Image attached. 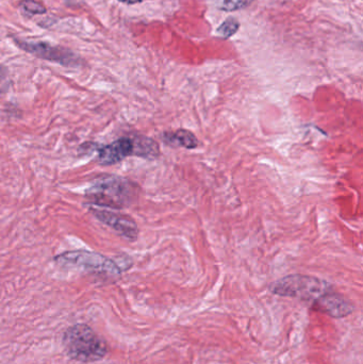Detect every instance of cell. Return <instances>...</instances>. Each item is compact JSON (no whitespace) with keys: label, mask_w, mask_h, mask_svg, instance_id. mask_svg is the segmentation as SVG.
<instances>
[{"label":"cell","mask_w":363,"mask_h":364,"mask_svg":"<svg viewBox=\"0 0 363 364\" xmlns=\"http://www.w3.org/2000/svg\"><path fill=\"white\" fill-rule=\"evenodd\" d=\"M119 1L126 4H139V2L143 1V0H119Z\"/></svg>","instance_id":"cell-14"},{"label":"cell","mask_w":363,"mask_h":364,"mask_svg":"<svg viewBox=\"0 0 363 364\" xmlns=\"http://www.w3.org/2000/svg\"><path fill=\"white\" fill-rule=\"evenodd\" d=\"M159 145L153 139L143 136H124L111 144L98 149L97 161L100 166H114L130 156L157 159Z\"/></svg>","instance_id":"cell-3"},{"label":"cell","mask_w":363,"mask_h":364,"mask_svg":"<svg viewBox=\"0 0 363 364\" xmlns=\"http://www.w3.org/2000/svg\"><path fill=\"white\" fill-rule=\"evenodd\" d=\"M239 28H240V23H239L238 19L234 18V17H228L217 28V33L220 38H229L238 32Z\"/></svg>","instance_id":"cell-10"},{"label":"cell","mask_w":363,"mask_h":364,"mask_svg":"<svg viewBox=\"0 0 363 364\" xmlns=\"http://www.w3.org/2000/svg\"><path fill=\"white\" fill-rule=\"evenodd\" d=\"M62 344L72 360L82 363L102 360L109 350L104 339L87 324H75L66 329Z\"/></svg>","instance_id":"cell-2"},{"label":"cell","mask_w":363,"mask_h":364,"mask_svg":"<svg viewBox=\"0 0 363 364\" xmlns=\"http://www.w3.org/2000/svg\"><path fill=\"white\" fill-rule=\"evenodd\" d=\"M6 75H8V70H6V66L1 65V64H0V80L6 78Z\"/></svg>","instance_id":"cell-13"},{"label":"cell","mask_w":363,"mask_h":364,"mask_svg":"<svg viewBox=\"0 0 363 364\" xmlns=\"http://www.w3.org/2000/svg\"><path fill=\"white\" fill-rule=\"evenodd\" d=\"M53 261L63 267H76L93 273L104 274L108 277H119L123 269L119 262L112 259L107 258L98 252L90 250H75L66 252L55 257Z\"/></svg>","instance_id":"cell-5"},{"label":"cell","mask_w":363,"mask_h":364,"mask_svg":"<svg viewBox=\"0 0 363 364\" xmlns=\"http://www.w3.org/2000/svg\"><path fill=\"white\" fill-rule=\"evenodd\" d=\"M217 9L225 11V12H234L246 8L249 4H253L255 0H215Z\"/></svg>","instance_id":"cell-11"},{"label":"cell","mask_w":363,"mask_h":364,"mask_svg":"<svg viewBox=\"0 0 363 364\" xmlns=\"http://www.w3.org/2000/svg\"><path fill=\"white\" fill-rule=\"evenodd\" d=\"M163 141L166 144L172 147L194 149L198 146L197 138L189 130L180 129L175 132H166L163 134Z\"/></svg>","instance_id":"cell-9"},{"label":"cell","mask_w":363,"mask_h":364,"mask_svg":"<svg viewBox=\"0 0 363 364\" xmlns=\"http://www.w3.org/2000/svg\"><path fill=\"white\" fill-rule=\"evenodd\" d=\"M19 6L27 15H42L46 13V9L36 0H21Z\"/></svg>","instance_id":"cell-12"},{"label":"cell","mask_w":363,"mask_h":364,"mask_svg":"<svg viewBox=\"0 0 363 364\" xmlns=\"http://www.w3.org/2000/svg\"><path fill=\"white\" fill-rule=\"evenodd\" d=\"M15 44L26 53L38 58L60 64L65 68H79L82 65V59L77 53L65 47L55 46L46 42H32L14 38Z\"/></svg>","instance_id":"cell-6"},{"label":"cell","mask_w":363,"mask_h":364,"mask_svg":"<svg viewBox=\"0 0 363 364\" xmlns=\"http://www.w3.org/2000/svg\"><path fill=\"white\" fill-rule=\"evenodd\" d=\"M90 212L102 224L112 228L127 241L134 242L138 239L139 228L134 218L124 214L115 213L108 210L97 209L89 205Z\"/></svg>","instance_id":"cell-7"},{"label":"cell","mask_w":363,"mask_h":364,"mask_svg":"<svg viewBox=\"0 0 363 364\" xmlns=\"http://www.w3.org/2000/svg\"><path fill=\"white\" fill-rule=\"evenodd\" d=\"M313 309L322 314H327L330 318H342L353 314L355 307L341 295L332 291L313 301Z\"/></svg>","instance_id":"cell-8"},{"label":"cell","mask_w":363,"mask_h":364,"mask_svg":"<svg viewBox=\"0 0 363 364\" xmlns=\"http://www.w3.org/2000/svg\"><path fill=\"white\" fill-rule=\"evenodd\" d=\"M139 188L134 182L117 175H104L85 190L92 207L125 209L136 203Z\"/></svg>","instance_id":"cell-1"},{"label":"cell","mask_w":363,"mask_h":364,"mask_svg":"<svg viewBox=\"0 0 363 364\" xmlns=\"http://www.w3.org/2000/svg\"><path fill=\"white\" fill-rule=\"evenodd\" d=\"M68 1H72V0H68Z\"/></svg>","instance_id":"cell-15"},{"label":"cell","mask_w":363,"mask_h":364,"mask_svg":"<svg viewBox=\"0 0 363 364\" xmlns=\"http://www.w3.org/2000/svg\"><path fill=\"white\" fill-rule=\"evenodd\" d=\"M273 294L278 296L292 297L305 301H315L326 293L330 286L324 280L306 275H290L273 282L269 287Z\"/></svg>","instance_id":"cell-4"}]
</instances>
